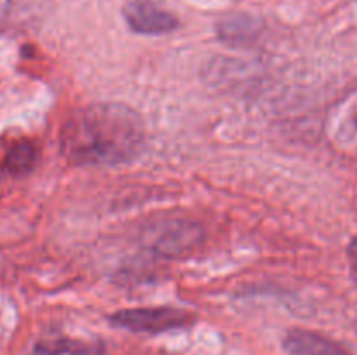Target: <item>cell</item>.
Listing matches in <instances>:
<instances>
[{
    "label": "cell",
    "mask_w": 357,
    "mask_h": 355,
    "mask_svg": "<svg viewBox=\"0 0 357 355\" xmlns=\"http://www.w3.org/2000/svg\"><path fill=\"white\" fill-rule=\"evenodd\" d=\"M142 117L121 103H96L72 115L61 131V153L77 166H121L145 148Z\"/></svg>",
    "instance_id": "obj_1"
},
{
    "label": "cell",
    "mask_w": 357,
    "mask_h": 355,
    "mask_svg": "<svg viewBox=\"0 0 357 355\" xmlns=\"http://www.w3.org/2000/svg\"><path fill=\"white\" fill-rule=\"evenodd\" d=\"M108 320L112 326L131 333L159 334L190 326L195 320V315L174 306H145V308L119 310L112 313Z\"/></svg>",
    "instance_id": "obj_2"
},
{
    "label": "cell",
    "mask_w": 357,
    "mask_h": 355,
    "mask_svg": "<svg viewBox=\"0 0 357 355\" xmlns=\"http://www.w3.org/2000/svg\"><path fill=\"white\" fill-rule=\"evenodd\" d=\"M129 30L139 35H166L180 26V21L169 10L150 0H132L122 9Z\"/></svg>",
    "instance_id": "obj_3"
},
{
    "label": "cell",
    "mask_w": 357,
    "mask_h": 355,
    "mask_svg": "<svg viewBox=\"0 0 357 355\" xmlns=\"http://www.w3.org/2000/svg\"><path fill=\"white\" fill-rule=\"evenodd\" d=\"M282 348L288 355H352L349 348L333 338L310 329H289L282 338Z\"/></svg>",
    "instance_id": "obj_4"
},
{
    "label": "cell",
    "mask_w": 357,
    "mask_h": 355,
    "mask_svg": "<svg viewBox=\"0 0 357 355\" xmlns=\"http://www.w3.org/2000/svg\"><path fill=\"white\" fill-rule=\"evenodd\" d=\"M199 237L201 232L192 223H167L155 237L153 249L162 256H180L185 251L192 249Z\"/></svg>",
    "instance_id": "obj_5"
},
{
    "label": "cell",
    "mask_w": 357,
    "mask_h": 355,
    "mask_svg": "<svg viewBox=\"0 0 357 355\" xmlns=\"http://www.w3.org/2000/svg\"><path fill=\"white\" fill-rule=\"evenodd\" d=\"M38 159V150L31 139H17L9 146L3 159V167L10 176H24L35 167Z\"/></svg>",
    "instance_id": "obj_6"
},
{
    "label": "cell",
    "mask_w": 357,
    "mask_h": 355,
    "mask_svg": "<svg viewBox=\"0 0 357 355\" xmlns=\"http://www.w3.org/2000/svg\"><path fill=\"white\" fill-rule=\"evenodd\" d=\"M220 38L223 40H250L251 37L258 33L260 23L250 14H232L229 17H223L216 26Z\"/></svg>",
    "instance_id": "obj_7"
},
{
    "label": "cell",
    "mask_w": 357,
    "mask_h": 355,
    "mask_svg": "<svg viewBox=\"0 0 357 355\" xmlns=\"http://www.w3.org/2000/svg\"><path fill=\"white\" fill-rule=\"evenodd\" d=\"M14 0H0V26L6 24V21L9 19L10 13H13Z\"/></svg>",
    "instance_id": "obj_8"
},
{
    "label": "cell",
    "mask_w": 357,
    "mask_h": 355,
    "mask_svg": "<svg viewBox=\"0 0 357 355\" xmlns=\"http://www.w3.org/2000/svg\"><path fill=\"white\" fill-rule=\"evenodd\" d=\"M347 254H349V261H351L352 270H354L356 275H357V237H356V239H352L351 244H349Z\"/></svg>",
    "instance_id": "obj_9"
},
{
    "label": "cell",
    "mask_w": 357,
    "mask_h": 355,
    "mask_svg": "<svg viewBox=\"0 0 357 355\" xmlns=\"http://www.w3.org/2000/svg\"><path fill=\"white\" fill-rule=\"evenodd\" d=\"M42 355H51V354H49V352H42Z\"/></svg>",
    "instance_id": "obj_10"
},
{
    "label": "cell",
    "mask_w": 357,
    "mask_h": 355,
    "mask_svg": "<svg viewBox=\"0 0 357 355\" xmlns=\"http://www.w3.org/2000/svg\"><path fill=\"white\" fill-rule=\"evenodd\" d=\"M356 329H357V324H356Z\"/></svg>",
    "instance_id": "obj_11"
}]
</instances>
